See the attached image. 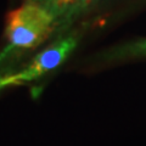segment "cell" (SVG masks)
I'll use <instances>...</instances> for the list:
<instances>
[{"instance_id":"1","label":"cell","mask_w":146,"mask_h":146,"mask_svg":"<svg viewBox=\"0 0 146 146\" xmlns=\"http://www.w3.org/2000/svg\"><path fill=\"white\" fill-rule=\"evenodd\" d=\"M56 32L55 18L46 9L34 1L23 4L6 16L5 34L9 51L31 50Z\"/></svg>"},{"instance_id":"2","label":"cell","mask_w":146,"mask_h":146,"mask_svg":"<svg viewBox=\"0 0 146 146\" xmlns=\"http://www.w3.org/2000/svg\"><path fill=\"white\" fill-rule=\"evenodd\" d=\"M78 45L76 34L60 36L56 42L39 52L26 67L16 73L0 78V90L7 86L20 85L39 79L61 65Z\"/></svg>"},{"instance_id":"3","label":"cell","mask_w":146,"mask_h":146,"mask_svg":"<svg viewBox=\"0 0 146 146\" xmlns=\"http://www.w3.org/2000/svg\"><path fill=\"white\" fill-rule=\"evenodd\" d=\"M95 1L96 0H51L43 7L46 9L55 18L57 32V29H66L71 22Z\"/></svg>"},{"instance_id":"4","label":"cell","mask_w":146,"mask_h":146,"mask_svg":"<svg viewBox=\"0 0 146 146\" xmlns=\"http://www.w3.org/2000/svg\"><path fill=\"white\" fill-rule=\"evenodd\" d=\"M102 56L106 61L124 60V58H130V57L146 56V39L135 40V42L116 46L111 50H108L107 52H105Z\"/></svg>"},{"instance_id":"5","label":"cell","mask_w":146,"mask_h":146,"mask_svg":"<svg viewBox=\"0 0 146 146\" xmlns=\"http://www.w3.org/2000/svg\"><path fill=\"white\" fill-rule=\"evenodd\" d=\"M32 1H34V3H36V4H39V5L44 6V5H46L48 3L51 1V0H32Z\"/></svg>"}]
</instances>
